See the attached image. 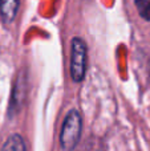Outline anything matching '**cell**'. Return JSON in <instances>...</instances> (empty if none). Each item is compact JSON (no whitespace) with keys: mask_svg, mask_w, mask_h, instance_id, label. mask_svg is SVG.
<instances>
[{"mask_svg":"<svg viewBox=\"0 0 150 151\" xmlns=\"http://www.w3.org/2000/svg\"><path fill=\"white\" fill-rule=\"evenodd\" d=\"M81 135V117L77 110H71L65 117L61 129L60 142L64 151H72Z\"/></svg>","mask_w":150,"mask_h":151,"instance_id":"cell-1","label":"cell"},{"mask_svg":"<svg viewBox=\"0 0 150 151\" xmlns=\"http://www.w3.org/2000/svg\"><path fill=\"white\" fill-rule=\"evenodd\" d=\"M88 48L84 40L80 37H74L72 40L71 49V76L74 82H81L87 72V58Z\"/></svg>","mask_w":150,"mask_h":151,"instance_id":"cell-2","label":"cell"},{"mask_svg":"<svg viewBox=\"0 0 150 151\" xmlns=\"http://www.w3.org/2000/svg\"><path fill=\"white\" fill-rule=\"evenodd\" d=\"M20 0H0V17L4 23H12L16 17Z\"/></svg>","mask_w":150,"mask_h":151,"instance_id":"cell-3","label":"cell"},{"mask_svg":"<svg viewBox=\"0 0 150 151\" xmlns=\"http://www.w3.org/2000/svg\"><path fill=\"white\" fill-rule=\"evenodd\" d=\"M1 151H25V143L24 139L19 134H13L7 139Z\"/></svg>","mask_w":150,"mask_h":151,"instance_id":"cell-4","label":"cell"},{"mask_svg":"<svg viewBox=\"0 0 150 151\" xmlns=\"http://www.w3.org/2000/svg\"><path fill=\"white\" fill-rule=\"evenodd\" d=\"M140 15L145 20L150 21V0H134Z\"/></svg>","mask_w":150,"mask_h":151,"instance_id":"cell-5","label":"cell"}]
</instances>
